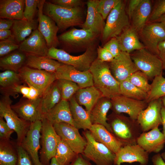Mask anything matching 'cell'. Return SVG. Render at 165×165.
Here are the masks:
<instances>
[{
    "label": "cell",
    "mask_w": 165,
    "mask_h": 165,
    "mask_svg": "<svg viewBox=\"0 0 165 165\" xmlns=\"http://www.w3.org/2000/svg\"><path fill=\"white\" fill-rule=\"evenodd\" d=\"M89 70L92 75L94 86L103 97L111 99L121 95L120 83L112 75L108 63L103 62L97 58Z\"/></svg>",
    "instance_id": "1"
},
{
    "label": "cell",
    "mask_w": 165,
    "mask_h": 165,
    "mask_svg": "<svg viewBox=\"0 0 165 165\" xmlns=\"http://www.w3.org/2000/svg\"><path fill=\"white\" fill-rule=\"evenodd\" d=\"M107 122L112 133L123 145L137 144V139L143 132L137 120L112 112L108 116Z\"/></svg>",
    "instance_id": "2"
},
{
    "label": "cell",
    "mask_w": 165,
    "mask_h": 165,
    "mask_svg": "<svg viewBox=\"0 0 165 165\" xmlns=\"http://www.w3.org/2000/svg\"><path fill=\"white\" fill-rule=\"evenodd\" d=\"M43 12L55 22L59 29L62 30L74 26H81L84 21L82 7L67 8L45 1Z\"/></svg>",
    "instance_id": "3"
},
{
    "label": "cell",
    "mask_w": 165,
    "mask_h": 165,
    "mask_svg": "<svg viewBox=\"0 0 165 165\" xmlns=\"http://www.w3.org/2000/svg\"><path fill=\"white\" fill-rule=\"evenodd\" d=\"M47 56L63 64L71 65L80 71L89 70L94 61L97 58L95 45L91 46L82 54L71 55L63 50L52 47L49 49Z\"/></svg>",
    "instance_id": "4"
},
{
    "label": "cell",
    "mask_w": 165,
    "mask_h": 165,
    "mask_svg": "<svg viewBox=\"0 0 165 165\" xmlns=\"http://www.w3.org/2000/svg\"><path fill=\"white\" fill-rule=\"evenodd\" d=\"M130 20L126 11L125 3L120 0L106 19L101 35L102 41L106 42L110 39L119 36L125 28L130 25Z\"/></svg>",
    "instance_id": "5"
},
{
    "label": "cell",
    "mask_w": 165,
    "mask_h": 165,
    "mask_svg": "<svg viewBox=\"0 0 165 165\" xmlns=\"http://www.w3.org/2000/svg\"><path fill=\"white\" fill-rule=\"evenodd\" d=\"M12 101L9 95H3L0 100V116L2 117L17 135L16 144L20 145L28 131L31 123L20 118L13 110Z\"/></svg>",
    "instance_id": "6"
},
{
    "label": "cell",
    "mask_w": 165,
    "mask_h": 165,
    "mask_svg": "<svg viewBox=\"0 0 165 165\" xmlns=\"http://www.w3.org/2000/svg\"><path fill=\"white\" fill-rule=\"evenodd\" d=\"M86 145L82 154L96 165H114L115 154L103 144L97 141L89 130L83 132Z\"/></svg>",
    "instance_id": "7"
},
{
    "label": "cell",
    "mask_w": 165,
    "mask_h": 165,
    "mask_svg": "<svg viewBox=\"0 0 165 165\" xmlns=\"http://www.w3.org/2000/svg\"><path fill=\"white\" fill-rule=\"evenodd\" d=\"M41 121L42 146L39 158L43 165H50L51 159L55 156L61 138L56 132L53 125L46 119L43 117Z\"/></svg>",
    "instance_id": "8"
},
{
    "label": "cell",
    "mask_w": 165,
    "mask_h": 165,
    "mask_svg": "<svg viewBox=\"0 0 165 165\" xmlns=\"http://www.w3.org/2000/svg\"><path fill=\"white\" fill-rule=\"evenodd\" d=\"M130 56L138 70L144 74L148 80L162 75L163 69L161 60L158 56L145 48L134 51Z\"/></svg>",
    "instance_id": "9"
},
{
    "label": "cell",
    "mask_w": 165,
    "mask_h": 165,
    "mask_svg": "<svg viewBox=\"0 0 165 165\" xmlns=\"http://www.w3.org/2000/svg\"><path fill=\"white\" fill-rule=\"evenodd\" d=\"M99 35L90 30L73 28L58 36L59 41L75 50H86L95 45Z\"/></svg>",
    "instance_id": "10"
},
{
    "label": "cell",
    "mask_w": 165,
    "mask_h": 165,
    "mask_svg": "<svg viewBox=\"0 0 165 165\" xmlns=\"http://www.w3.org/2000/svg\"><path fill=\"white\" fill-rule=\"evenodd\" d=\"M18 73L24 83L36 89L42 95L56 80L54 73L26 66L23 67Z\"/></svg>",
    "instance_id": "11"
},
{
    "label": "cell",
    "mask_w": 165,
    "mask_h": 165,
    "mask_svg": "<svg viewBox=\"0 0 165 165\" xmlns=\"http://www.w3.org/2000/svg\"><path fill=\"white\" fill-rule=\"evenodd\" d=\"M138 33L145 48L158 56V45L165 40V23H147Z\"/></svg>",
    "instance_id": "12"
},
{
    "label": "cell",
    "mask_w": 165,
    "mask_h": 165,
    "mask_svg": "<svg viewBox=\"0 0 165 165\" xmlns=\"http://www.w3.org/2000/svg\"><path fill=\"white\" fill-rule=\"evenodd\" d=\"M53 125L61 140L76 153L82 154L87 142L79 133V129L65 123H56Z\"/></svg>",
    "instance_id": "13"
},
{
    "label": "cell",
    "mask_w": 165,
    "mask_h": 165,
    "mask_svg": "<svg viewBox=\"0 0 165 165\" xmlns=\"http://www.w3.org/2000/svg\"><path fill=\"white\" fill-rule=\"evenodd\" d=\"M42 126L41 120L31 123L29 129L20 145L28 153L34 165H43L38 154Z\"/></svg>",
    "instance_id": "14"
},
{
    "label": "cell",
    "mask_w": 165,
    "mask_h": 165,
    "mask_svg": "<svg viewBox=\"0 0 165 165\" xmlns=\"http://www.w3.org/2000/svg\"><path fill=\"white\" fill-rule=\"evenodd\" d=\"M45 0H40L38 5V29L45 38L49 49L56 48L59 41L57 36L59 28L55 22L43 12Z\"/></svg>",
    "instance_id": "15"
},
{
    "label": "cell",
    "mask_w": 165,
    "mask_h": 165,
    "mask_svg": "<svg viewBox=\"0 0 165 165\" xmlns=\"http://www.w3.org/2000/svg\"><path fill=\"white\" fill-rule=\"evenodd\" d=\"M162 106L161 98L156 99L149 102L146 108L140 113L137 120L143 132H148L161 125Z\"/></svg>",
    "instance_id": "16"
},
{
    "label": "cell",
    "mask_w": 165,
    "mask_h": 165,
    "mask_svg": "<svg viewBox=\"0 0 165 165\" xmlns=\"http://www.w3.org/2000/svg\"><path fill=\"white\" fill-rule=\"evenodd\" d=\"M41 97L35 100L22 97L11 108L21 119L30 123L42 120L43 118L41 110Z\"/></svg>",
    "instance_id": "17"
},
{
    "label": "cell",
    "mask_w": 165,
    "mask_h": 165,
    "mask_svg": "<svg viewBox=\"0 0 165 165\" xmlns=\"http://www.w3.org/2000/svg\"><path fill=\"white\" fill-rule=\"evenodd\" d=\"M113 112L117 114L125 113L131 118L137 120L140 113L147 107L145 101H139L122 95L111 99Z\"/></svg>",
    "instance_id": "18"
},
{
    "label": "cell",
    "mask_w": 165,
    "mask_h": 165,
    "mask_svg": "<svg viewBox=\"0 0 165 165\" xmlns=\"http://www.w3.org/2000/svg\"><path fill=\"white\" fill-rule=\"evenodd\" d=\"M149 153L137 144L124 145L115 154L114 165H121L123 163H139L147 165Z\"/></svg>",
    "instance_id": "19"
},
{
    "label": "cell",
    "mask_w": 165,
    "mask_h": 165,
    "mask_svg": "<svg viewBox=\"0 0 165 165\" xmlns=\"http://www.w3.org/2000/svg\"><path fill=\"white\" fill-rule=\"evenodd\" d=\"M111 72L119 83L128 79L134 72L138 71L130 53L122 52L109 63Z\"/></svg>",
    "instance_id": "20"
},
{
    "label": "cell",
    "mask_w": 165,
    "mask_h": 165,
    "mask_svg": "<svg viewBox=\"0 0 165 165\" xmlns=\"http://www.w3.org/2000/svg\"><path fill=\"white\" fill-rule=\"evenodd\" d=\"M54 73L56 79L71 81L81 88L94 86L92 75L89 70L80 71L72 66L62 64Z\"/></svg>",
    "instance_id": "21"
},
{
    "label": "cell",
    "mask_w": 165,
    "mask_h": 165,
    "mask_svg": "<svg viewBox=\"0 0 165 165\" xmlns=\"http://www.w3.org/2000/svg\"><path fill=\"white\" fill-rule=\"evenodd\" d=\"M158 127L143 132L137 139V144L148 153H158L164 147L165 136Z\"/></svg>",
    "instance_id": "22"
},
{
    "label": "cell",
    "mask_w": 165,
    "mask_h": 165,
    "mask_svg": "<svg viewBox=\"0 0 165 165\" xmlns=\"http://www.w3.org/2000/svg\"><path fill=\"white\" fill-rule=\"evenodd\" d=\"M49 49L44 37L36 29L20 44L18 50L26 54L47 56Z\"/></svg>",
    "instance_id": "23"
},
{
    "label": "cell",
    "mask_w": 165,
    "mask_h": 165,
    "mask_svg": "<svg viewBox=\"0 0 165 165\" xmlns=\"http://www.w3.org/2000/svg\"><path fill=\"white\" fill-rule=\"evenodd\" d=\"M98 0H89L86 3L87 13L85 21L81 26L82 28L90 30L101 35L105 23L97 9Z\"/></svg>",
    "instance_id": "24"
},
{
    "label": "cell",
    "mask_w": 165,
    "mask_h": 165,
    "mask_svg": "<svg viewBox=\"0 0 165 165\" xmlns=\"http://www.w3.org/2000/svg\"><path fill=\"white\" fill-rule=\"evenodd\" d=\"M89 130L97 141L106 146L115 154L124 146L112 132L102 125L93 124Z\"/></svg>",
    "instance_id": "25"
},
{
    "label": "cell",
    "mask_w": 165,
    "mask_h": 165,
    "mask_svg": "<svg viewBox=\"0 0 165 165\" xmlns=\"http://www.w3.org/2000/svg\"><path fill=\"white\" fill-rule=\"evenodd\" d=\"M116 38L122 52L130 53L133 51L145 48L140 40L138 32L131 25L125 28Z\"/></svg>",
    "instance_id": "26"
},
{
    "label": "cell",
    "mask_w": 165,
    "mask_h": 165,
    "mask_svg": "<svg viewBox=\"0 0 165 165\" xmlns=\"http://www.w3.org/2000/svg\"><path fill=\"white\" fill-rule=\"evenodd\" d=\"M112 107L111 99L103 96L100 98L90 112L92 125H102L112 132L111 127L107 122V116Z\"/></svg>",
    "instance_id": "27"
},
{
    "label": "cell",
    "mask_w": 165,
    "mask_h": 165,
    "mask_svg": "<svg viewBox=\"0 0 165 165\" xmlns=\"http://www.w3.org/2000/svg\"><path fill=\"white\" fill-rule=\"evenodd\" d=\"M46 119L53 125L60 123H65L74 126L68 101H61L45 114L43 118Z\"/></svg>",
    "instance_id": "28"
},
{
    "label": "cell",
    "mask_w": 165,
    "mask_h": 165,
    "mask_svg": "<svg viewBox=\"0 0 165 165\" xmlns=\"http://www.w3.org/2000/svg\"><path fill=\"white\" fill-rule=\"evenodd\" d=\"M25 3L24 0H0V18L24 19L23 13Z\"/></svg>",
    "instance_id": "29"
},
{
    "label": "cell",
    "mask_w": 165,
    "mask_h": 165,
    "mask_svg": "<svg viewBox=\"0 0 165 165\" xmlns=\"http://www.w3.org/2000/svg\"><path fill=\"white\" fill-rule=\"evenodd\" d=\"M68 101L74 126L78 129L89 130L92 125L90 112L77 102L74 96Z\"/></svg>",
    "instance_id": "30"
},
{
    "label": "cell",
    "mask_w": 165,
    "mask_h": 165,
    "mask_svg": "<svg viewBox=\"0 0 165 165\" xmlns=\"http://www.w3.org/2000/svg\"><path fill=\"white\" fill-rule=\"evenodd\" d=\"M26 54L27 58L25 66L33 69L55 73L62 64L47 56Z\"/></svg>",
    "instance_id": "31"
},
{
    "label": "cell",
    "mask_w": 165,
    "mask_h": 165,
    "mask_svg": "<svg viewBox=\"0 0 165 165\" xmlns=\"http://www.w3.org/2000/svg\"><path fill=\"white\" fill-rule=\"evenodd\" d=\"M74 96L77 102L80 105L84 106L89 112L99 99L103 96L94 86L80 88Z\"/></svg>",
    "instance_id": "32"
},
{
    "label": "cell",
    "mask_w": 165,
    "mask_h": 165,
    "mask_svg": "<svg viewBox=\"0 0 165 165\" xmlns=\"http://www.w3.org/2000/svg\"><path fill=\"white\" fill-rule=\"evenodd\" d=\"M152 2L142 0L130 19L131 26L138 32L147 23L152 9Z\"/></svg>",
    "instance_id": "33"
},
{
    "label": "cell",
    "mask_w": 165,
    "mask_h": 165,
    "mask_svg": "<svg viewBox=\"0 0 165 165\" xmlns=\"http://www.w3.org/2000/svg\"><path fill=\"white\" fill-rule=\"evenodd\" d=\"M26 54L19 50L0 57V69L5 71L9 70L19 72L24 66L26 60Z\"/></svg>",
    "instance_id": "34"
},
{
    "label": "cell",
    "mask_w": 165,
    "mask_h": 165,
    "mask_svg": "<svg viewBox=\"0 0 165 165\" xmlns=\"http://www.w3.org/2000/svg\"><path fill=\"white\" fill-rule=\"evenodd\" d=\"M18 160L16 142L0 139V165H17Z\"/></svg>",
    "instance_id": "35"
},
{
    "label": "cell",
    "mask_w": 165,
    "mask_h": 165,
    "mask_svg": "<svg viewBox=\"0 0 165 165\" xmlns=\"http://www.w3.org/2000/svg\"><path fill=\"white\" fill-rule=\"evenodd\" d=\"M62 100L61 91L55 81L42 96L41 110L43 116Z\"/></svg>",
    "instance_id": "36"
},
{
    "label": "cell",
    "mask_w": 165,
    "mask_h": 165,
    "mask_svg": "<svg viewBox=\"0 0 165 165\" xmlns=\"http://www.w3.org/2000/svg\"><path fill=\"white\" fill-rule=\"evenodd\" d=\"M0 92L3 95L13 96L16 98L19 94L22 95L23 97L30 100H35L42 96L41 93L35 88L24 83L15 85L5 89H0Z\"/></svg>",
    "instance_id": "37"
},
{
    "label": "cell",
    "mask_w": 165,
    "mask_h": 165,
    "mask_svg": "<svg viewBox=\"0 0 165 165\" xmlns=\"http://www.w3.org/2000/svg\"><path fill=\"white\" fill-rule=\"evenodd\" d=\"M37 22L35 20L30 21L26 20H14L11 28L13 34L17 42H22L36 29Z\"/></svg>",
    "instance_id": "38"
},
{
    "label": "cell",
    "mask_w": 165,
    "mask_h": 165,
    "mask_svg": "<svg viewBox=\"0 0 165 165\" xmlns=\"http://www.w3.org/2000/svg\"><path fill=\"white\" fill-rule=\"evenodd\" d=\"M121 94L126 97L139 101L147 99L148 94L131 83L128 79L120 83Z\"/></svg>",
    "instance_id": "39"
},
{
    "label": "cell",
    "mask_w": 165,
    "mask_h": 165,
    "mask_svg": "<svg viewBox=\"0 0 165 165\" xmlns=\"http://www.w3.org/2000/svg\"><path fill=\"white\" fill-rule=\"evenodd\" d=\"M78 155L61 139L58 144L54 157L60 165H68L75 159Z\"/></svg>",
    "instance_id": "40"
},
{
    "label": "cell",
    "mask_w": 165,
    "mask_h": 165,
    "mask_svg": "<svg viewBox=\"0 0 165 165\" xmlns=\"http://www.w3.org/2000/svg\"><path fill=\"white\" fill-rule=\"evenodd\" d=\"M151 86L150 91L145 101L148 103L165 96V78L162 75L156 76L153 79Z\"/></svg>",
    "instance_id": "41"
},
{
    "label": "cell",
    "mask_w": 165,
    "mask_h": 165,
    "mask_svg": "<svg viewBox=\"0 0 165 165\" xmlns=\"http://www.w3.org/2000/svg\"><path fill=\"white\" fill-rule=\"evenodd\" d=\"M24 83L18 72L7 70L0 73V89L8 88Z\"/></svg>",
    "instance_id": "42"
},
{
    "label": "cell",
    "mask_w": 165,
    "mask_h": 165,
    "mask_svg": "<svg viewBox=\"0 0 165 165\" xmlns=\"http://www.w3.org/2000/svg\"><path fill=\"white\" fill-rule=\"evenodd\" d=\"M56 82L61 91L62 100L69 101L80 88L76 83L64 79H56Z\"/></svg>",
    "instance_id": "43"
},
{
    "label": "cell",
    "mask_w": 165,
    "mask_h": 165,
    "mask_svg": "<svg viewBox=\"0 0 165 165\" xmlns=\"http://www.w3.org/2000/svg\"><path fill=\"white\" fill-rule=\"evenodd\" d=\"M132 84L148 94L151 86L146 75L139 70L133 73L128 79Z\"/></svg>",
    "instance_id": "44"
},
{
    "label": "cell",
    "mask_w": 165,
    "mask_h": 165,
    "mask_svg": "<svg viewBox=\"0 0 165 165\" xmlns=\"http://www.w3.org/2000/svg\"><path fill=\"white\" fill-rule=\"evenodd\" d=\"M120 0H98L97 9L105 20Z\"/></svg>",
    "instance_id": "45"
},
{
    "label": "cell",
    "mask_w": 165,
    "mask_h": 165,
    "mask_svg": "<svg viewBox=\"0 0 165 165\" xmlns=\"http://www.w3.org/2000/svg\"><path fill=\"white\" fill-rule=\"evenodd\" d=\"M19 45L17 43L13 35L8 39L0 41V57L6 56L13 51L19 49Z\"/></svg>",
    "instance_id": "46"
},
{
    "label": "cell",
    "mask_w": 165,
    "mask_h": 165,
    "mask_svg": "<svg viewBox=\"0 0 165 165\" xmlns=\"http://www.w3.org/2000/svg\"><path fill=\"white\" fill-rule=\"evenodd\" d=\"M165 14V0H156L147 23L156 22Z\"/></svg>",
    "instance_id": "47"
},
{
    "label": "cell",
    "mask_w": 165,
    "mask_h": 165,
    "mask_svg": "<svg viewBox=\"0 0 165 165\" xmlns=\"http://www.w3.org/2000/svg\"><path fill=\"white\" fill-rule=\"evenodd\" d=\"M39 1L38 0H25L23 13L24 20L30 21L34 20V18Z\"/></svg>",
    "instance_id": "48"
},
{
    "label": "cell",
    "mask_w": 165,
    "mask_h": 165,
    "mask_svg": "<svg viewBox=\"0 0 165 165\" xmlns=\"http://www.w3.org/2000/svg\"><path fill=\"white\" fill-rule=\"evenodd\" d=\"M103 47L108 50L114 58L119 56L122 52L119 42L116 37L110 39L105 44Z\"/></svg>",
    "instance_id": "49"
},
{
    "label": "cell",
    "mask_w": 165,
    "mask_h": 165,
    "mask_svg": "<svg viewBox=\"0 0 165 165\" xmlns=\"http://www.w3.org/2000/svg\"><path fill=\"white\" fill-rule=\"evenodd\" d=\"M50 2L56 5L69 8L82 7L84 5V2L81 0H52Z\"/></svg>",
    "instance_id": "50"
},
{
    "label": "cell",
    "mask_w": 165,
    "mask_h": 165,
    "mask_svg": "<svg viewBox=\"0 0 165 165\" xmlns=\"http://www.w3.org/2000/svg\"><path fill=\"white\" fill-rule=\"evenodd\" d=\"M18 160L17 165H34L30 157L20 146L17 144Z\"/></svg>",
    "instance_id": "51"
},
{
    "label": "cell",
    "mask_w": 165,
    "mask_h": 165,
    "mask_svg": "<svg viewBox=\"0 0 165 165\" xmlns=\"http://www.w3.org/2000/svg\"><path fill=\"white\" fill-rule=\"evenodd\" d=\"M97 58L104 62L110 63L114 57L111 53L105 47L98 46L97 48Z\"/></svg>",
    "instance_id": "52"
},
{
    "label": "cell",
    "mask_w": 165,
    "mask_h": 165,
    "mask_svg": "<svg viewBox=\"0 0 165 165\" xmlns=\"http://www.w3.org/2000/svg\"><path fill=\"white\" fill-rule=\"evenodd\" d=\"M14 132L8 126L4 118L0 116V139L9 140Z\"/></svg>",
    "instance_id": "53"
},
{
    "label": "cell",
    "mask_w": 165,
    "mask_h": 165,
    "mask_svg": "<svg viewBox=\"0 0 165 165\" xmlns=\"http://www.w3.org/2000/svg\"><path fill=\"white\" fill-rule=\"evenodd\" d=\"M158 50V56L162 62L163 70H165V40L159 43Z\"/></svg>",
    "instance_id": "54"
},
{
    "label": "cell",
    "mask_w": 165,
    "mask_h": 165,
    "mask_svg": "<svg viewBox=\"0 0 165 165\" xmlns=\"http://www.w3.org/2000/svg\"><path fill=\"white\" fill-rule=\"evenodd\" d=\"M142 0H130L129 1L127 14L130 19L131 16Z\"/></svg>",
    "instance_id": "55"
},
{
    "label": "cell",
    "mask_w": 165,
    "mask_h": 165,
    "mask_svg": "<svg viewBox=\"0 0 165 165\" xmlns=\"http://www.w3.org/2000/svg\"><path fill=\"white\" fill-rule=\"evenodd\" d=\"M68 165H92L82 154H79L75 159Z\"/></svg>",
    "instance_id": "56"
},
{
    "label": "cell",
    "mask_w": 165,
    "mask_h": 165,
    "mask_svg": "<svg viewBox=\"0 0 165 165\" xmlns=\"http://www.w3.org/2000/svg\"><path fill=\"white\" fill-rule=\"evenodd\" d=\"M14 21V20L0 18V30L10 29L12 27Z\"/></svg>",
    "instance_id": "57"
},
{
    "label": "cell",
    "mask_w": 165,
    "mask_h": 165,
    "mask_svg": "<svg viewBox=\"0 0 165 165\" xmlns=\"http://www.w3.org/2000/svg\"><path fill=\"white\" fill-rule=\"evenodd\" d=\"M152 161L154 165H165L161 155L158 153L154 155L152 158Z\"/></svg>",
    "instance_id": "58"
},
{
    "label": "cell",
    "mask_w": 165,
    "mask_h": 165,
    "mask_svg": "<svg viewBox=\"0 0 165 165\" xmlns=\"http://www.w3.org/2000/svg\"><path fill=\"white\" fill-rule=\"evenodd\" d=\"M12 31L10 29L0 30V41L9 38L13 36Z\"/></svg>",
    "instance_id": "59"
},
{
    "label": "cell",
    "mask_w": 165,
    "mask_h": 165,
    "mask_svg": "<svg viewBox=\"0 0 165 165\" xmlns=\"http://www.w3.org/2000/svg\"><path fill=\"white\" fill-rule=\"evenodd\" d=\"M161 125L163 126L162 133L165 136V108L163 105L161 110Z\"/></svg>",
    "instance_id": "60"
},
{
    "label": "cell",
    "mask_w": 165,
    "mask_h": 165,
    "mask_svg": "<svg viewBox=\"0 0 165 165\" xmlns=\"http://www.w3.org/2000/svg\"><path fill=\"white\" fill-rule=\"evenodd\" d=\"M50 165H60L55 157L53 158L51 160Z\"/></svg>",
    "instance_id": "61"
},
{
    "label": "cell",
    "mask_w": 165,
    "mask_h": 165,
    "mask_svg": "<svg viewBox=\"0 0 165 165\" xmlns=\"http://www.w3.org/2000/svg\"><path fill=\"white\" fill-rule=\"evenodd\" d=\"M156 22H163L165 23V14L160 17Z\"/></svg>",
    "instance_id": "62"
},
{
    "label": "cell",
    "mask_w": 165,
    "mask_h": 165,
    "mask_svg": "<svg viewBox=\"0 0 165 165\" xmlns=\"http://www.w3.org/2000/svg\"><path fill=\"white\" fill-rule=\"evenodd\" d=\"M160 98L162 101L163 105L165 108V96L162 97Z\"/></svg>",
    "instance_id": "63"
},
{
    "label": "cell",
    "mask_w": 165,
    "mask_h": 165,
    "mask_svg": "<svg viewBox=\"0 0 165 165\" xmlns=\"http://www.w3.org/2000/svg\"><path fill=\"white\" fill-rule=\"evenodd\" d=\"M161 155L163 159L165 160V152L162 153Z\"/></svg>",
    "instance_id": "64"
}]
</instances>
